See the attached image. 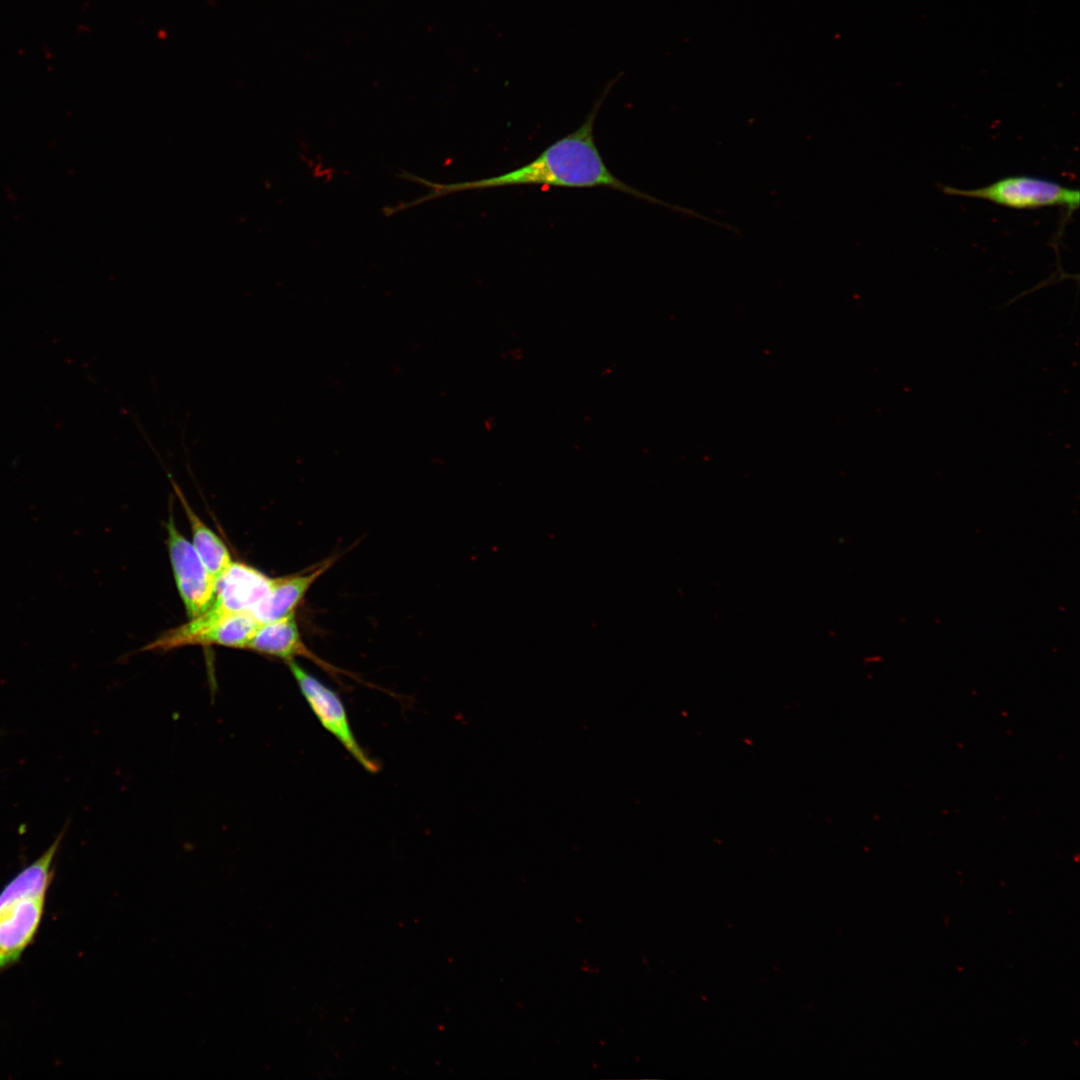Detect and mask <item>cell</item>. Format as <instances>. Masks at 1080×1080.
<instances>
[{"mask_svg": "<svg viewBox=\"0 0 1080 1080\" xmlns=\"http://www.w3.org/2000/svg\"><path fill=\"white\" fill-rule=\"evenodd\" d=\"M272 578L258 569L232 562L217 579L208 610L217 614L252 613L268 594Z\"/></svg>", "mask_w": 1080, "mask_h": 1080, "instance_id": "8", "label": "cell"}, {"mask_svg": "<svg viewBox=\"0 0 1080 1080\" xmlns=\"http://www.w3.org/2000/svg\"><path fill=\"white\" fill-rule=\"evenodd\" d=\"M167 546L179 595L187 615L190 619L194 618L211 604L217 581L192 543L178 530L172 513L167 523Z\"/></svg>", "mask_w": 1080, "mask_h": 1080, "instance_id": "6", "label": "cell"}, {"mask_svg": "<svg viewBox=\"0 0 1080 1080\" xmlns=\"http://www.w3.org/2000/svg\"><path fill=\"white\" fill-rule=\"evenodd\" d=\"M260 622L249 612L228 613L213 621L191 618L189 622L164 632L144 647L169 651L187 645L246 648Z\"/></svg>", "mask_w": 1080, "mask_h": 1080, "instance_id": "4", "label": "cell"}, {"mask_svg": "<svg viewBox=\"0 0 1080 1080\" xmlns=\"http://www.w3.org/2000/svg\"><path fill=\"white\" fill-rule=\"evenodd\" d=\"M246 649L283 659L286 662L294 660L295 657H303L312 661L336 679H339L340 675L353 677V674L322 659L305 644L295 613L281 619L260 623Z\"/></svg>", "mask_w": 1080, "mask_h": 1080, "instance_id": "7", "label": "cell"}, {"mask_svg": "<svg viewBox=\"0 0 1080 1080\" xmlns=\"http://www.w3.org/2000/svg\"><path fill=\"white\" fill-rule=\"evenodd\" d=\"M618 78L619 76L607 83L585 121L576 130L548 146L529 163L501 175L456 183H435L411 173L402 172L399 177L421 184L427 187L429 192L409 203L387 208V213L392 215L438 197L466 190L520 185L564 188L606 187L652 203L673 207L617 178L608 169L597 148L593 134L596 117L604 99Z\"/></svg>", "mask_w": 1080, "mask_h": 1080, "instance_id": "1", "label": "cell"}, {"mask_svg": "<svg viewBox=\"0 0 1080 1080\" xmlns=\"http://www.w3.org/2000/svg\"><path fill=\"white\" fill-rule=\"evenodd\" d=\"M942 190L948 195L982 199L1018 210L1062 206L1073 211L1080 202L1077 188L1029 175L1007 176L975 189L944 186Z\"/></svg>", "mask_w": 1080, "mask_h": 1080, "instance_id": "3", "label": "cell"}, {"mask_svg": "<svg viewBox=\"0 0 1080 1080\" xmlns=\"http://www.w3.org/2000/svg\"><path fill=\"white\" fill-rule=\"evenodd\" d=\"M64 832L0 891V973L20 960L39 930Z\"/></svg>", "mask_w": 1080, "mask_h": 1080, "instance_id": "2", "label": "cell"}, {"mask_svg": "<svg viewBox=\"0 0 1080 1080\" xmlns=\"http://www.w3.org/2000/svg\"><path fill=\"white\" fill-rule=\"evenodd\" d=\"M287 664L302 695L323 728L332 734L364 769L377 772L379 766L358 743L339 695L295 660Z\"/></svg>", "mask_w": 1080, "mask_h": 1080, "instance_id": "5", "label": "cell"}, {"mask_svg": "<svg viewBox=\"0 0 1080 1080\" xmlns=\"http://www.w3.org/2000/svg\"><path fill=\"white\" fill-rule=\"evenodd\" d=\"M336 560L334 556L301 573L272 578L268 594L252 612L254 617L265 623L295 613L311 586Z\"/></svg>", "mask_w": 1080, "mask_h": 1080, "instance_id": "9", "label": "cell"}, {"mask_svg": "<svg viewBox=\"0 0 1080 1080\" xmlns=\"http://www.w3.org/2000/svg\"><path fill=\"white\" fill-rule=\"evenodd\" d=\"M171 483L187 516L193 537L192 545L207 570L217 581L233 562L230 551L223 540L194 512L177 483L173 479Z\"/></svg>", "mask_w": 1080, "mask_h": 1080, "instance_id": "10", "label": "cell"}]
</instances>
